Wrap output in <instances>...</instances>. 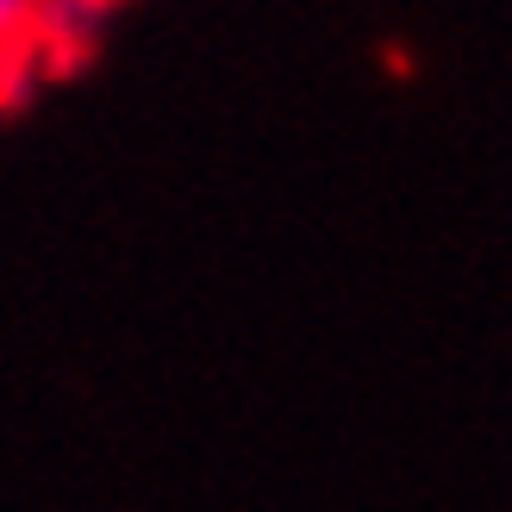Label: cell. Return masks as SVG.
Segmentation results:
<instances>
[{
  "label": "cell",
  "instance_id": "3957f363",
  "mask_svg": "<svg viewBox=\"0 0 512 512\" xmlns=\"http://www.w3.org/2000/svg\"><path fill=\"white\" fill-rule=\"evenodd\" d=\"M0 94H7V75H0Z\"/></svg>",
  "mask_w": 512,
  "mask_h": 512
},
{
  "label": "cell",
  "instance_id": "6da1fadb",
  "mask_svg": "<svg viewBox=\"0 0 512 512\" xmlns=\"http://www.w3.org/2000/svg\"><path fill=\"white\" fill-rule=\"evenodd\" d=\"M75 44V32L63 25L57 0H0V75L13 63L50 57V50Z\"/></svg>",
  "mask_w": 512,
  "mask_h": 512
},
{
  "label": "cell",
  "instance_id": "7a4b0ae2",
  "mask_svg": "<svg viewBox=\"0 0 512 512\" xmlns=\"http://www.w3.org/2000/svg\"><path fill=\"white\" fill-rule=\"evenodd\" d=\"M113 7H125V0H57V13H63V25L75 38H88L100 25V13H113Z\"/></svg>",
  "mask_w": 512,
  "mask_h": 512
}]
</instances>
